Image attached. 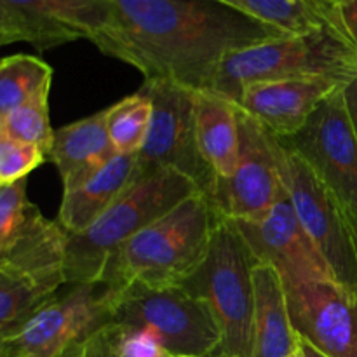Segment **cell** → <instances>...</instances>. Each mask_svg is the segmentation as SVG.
Here are the masks:
<instances>
[{
	"label": "cell",
	"instance_id": "22",
	"mask_svg": "<svg viewBox=\"0 0 357 357\" xmlns=\"http://www.w3.org/2000/svg\"><path fill=\"white\" fill-rule=\"evenodd\" d=\"M61 282L0 272V340L14 337L61 289Z\"/></svg>",
	"mask_w": 357,
	"mask_h": 357
},
{
	"label": "cell",
	"instance_id": "23",
	"mask_svg": "<svg viewBox=\"0 0 357 357\" xmlns=\"http://www.w3.org/2000/svg\"><path fill=\"white\" fill-rule=\"evenodd\" d=\"M52 73L51 65L37 56H6L0 61V115L49 94Z\"/></svg>",
	"mask_w": 357,
	"mask_h": 357
},
{
	"label": "cell",
	"instance_id": "4",
	"mask_svg": "<svg viewBox=\"0 0 357 357\" xmlns=\"http://www.w3.org/2000/svg\"><path fill=\"white\" fill-rule=\"evenodd\" d=\"M356 77V42L344 31L323 28L236 52L220 66L209 91L237 103L241 91L255 82L331 79L347 86Z\"/></svg>",
	"mask_w": 357,
	"mask_h": 357
},
{
	"label": "cell",
	"instance_id": "17",
	"mask_svg": "<svg viewBox=\"0 0 357 357\" xmlns=\"http://www.w3.org/2000/svg\"><path fill=\"white\" fill-rule=\"evenodd\" d=\"M139 178L138 153L117 155L87 180L63 190L58 222L68 234H80L89 229L105 211Z\"/></svg>",
	"mask_w": 357,
	"mask_h": 357
},
{
	"label": "cell",
	"instance_id": "1",
	"mask_svg": "<svg viewBox=\"0 0 357 357\" xmlns=\"http://www.w3.org/2000/svg\"><path fill=\"white\" fill-rule=\"evenodd\" d=\"M284 37L216 0H112L110 16L91 44L135 66L145 80L209 91L230 56Z\"/></svg>",
	"mask_w": 357,
	"mask_h": 357
},
{
	"label": "cell",
	"instance_id": "10",
	"mask_svg": "<svg viewBox=\"0 0 357 357\" xmlns=\"http://www.w3.org/2000/svg\"><path fill=\"white\" fill-rule=\"evenodd\" d=\"M110 321V293L103 282L70 284L14 337L0 340V357H65Z\"/></svg>",
	"mask_w": 357,
	"mask_h": 357
},
{
	"label": "cell",
	"instance_id": "6",
	"mask_svg": "<svg viewBox=\"0 0 357 357\" xmlns=\"http://www.w3.org/2000/svg\"><path fill=\"white\" fill-rule=\"evenodd\" d=\"M108 293L112 323L152 331L173 357H202L220 352L222 331L215 316L201 298L183 286L131 282L122 288H108Z\"/></svg>",
	"mask_w": 357,
	"mask_h": 357
},
{
	"label": "cell",
	"instance_id": "2",
	"mask_svg": "<svg viewBox=\"0 0 357 357\" xmlns=\"http://www.w3.org/2000/svg\"><path fill=\"white\" fill-rule=\"evenodd\" d=\"M222 218L211 199L195 194L122 244L105 265L100 281L108 288L131 282L180 286L197 271Z\"/></svg>",
	"mask_w": 357,
	"mask_h": 357
},
{
	"label": "cell",
	"instance_id": "12",
	"mask_svg": "<svg viewBox=\"0 0 357 357\" xmlns=\"http://www.w3.org/2000/svg\"><path fill=\"white\" fill-rule=\"evenodd\" d=\"M112 0H0V44L26 42L44 52L91 38L107 23Z\"/></svg>",
	"mask_w": 357,
	"mask_h": 357
},
{
	"label": "cell",
	"instance_id": "16",
	"mask_svg": "<svg viewBox=\"0 0 357 357\" xmlns=\"http://www.w3.org/2000/svg\"><path fill=\"white\" fill-rule=\"evenodd\" d=\"M68 232L33 206L26 222L0 248V272L66 284Z\"/></svg>",
	"mask_w": 357,
	"mask_h": 357
},
{
	"label": "cell",
	"instance_id": "28",
	"mask_svg": "<svg viewBox=\"0 0 357 357\" xmlns=\"http://www.w3.org/2000/svg\"><path fill=\"white\" fill-rule=\"evenodd\" d=\"M114 324L117 352L121 357H173L152 331L145 328Z\"/></svg>",
	"mask_w": 357,
	"mask_h": 357
},
{
	"label": "cell",
	"instance_id": "5",
	"mask_svg": "<svg viewBox=\"0 0 357 357\" xmlns=\"http://www.w3.org/2000/svg\"><path fill=\"white\" fill-rule=\"evenodd\" d=\"M257 257L232 218L222 215L211 244L197 271L183 282L187 291L201 298L222 331L218 354L251 357L255 326Z\"/></svg>",
	"mask_w": 357,
	"mask_h": 357
},
{
	"label": "cell",
	"instance_id": "26",
	"mask_svg": "<svg viewBox=\"0 0 357 357\" xmlns=\"http://www.w3.org/2000/svg\"><path fill=\"white\" fill-rule=\"evenodd\" d=\"M45 160L49 157L38 146L0 136V185L24 180Z\"/></svg>",
	"mask_w": 357,
	"mask_h": 357
},
{
	"label": "cell",
	"instance_id": "11",
	"mask_svg": "<svg viewBox=\"0 0 357 357\" xmlns=\"http://www.w3.org/2000/svg\"><path fill=\"white\" fill-rule=\"evenodd\" d=\"M279 142L309 162L357 227V135L344 87L324 100L296 135Z\"/></svg>",
	"mask_w": 357,
	"mask_h": 357
},
{
	"label": "cell",
	"instance_id": "32",
	"mask_svg": "<svg viewBox=\"0 0 357 357\" xmlns=\"http://www.w3.org/2000/svg\"><path fill=\"white\" fill-rule=\"evenodd\" d=\"M302 352H303V356H305V357H326L323 354V352L317 351L316 347H312V345H310L309 342H305V340H302Z\"/></svg>",
	"mask_w": 357,
	"mask_h": 357
},
{
	"label": "cell",
	"instance_id": "13",
	"mask_svg": "<svg viewBox=\"0 0 357 357\" xmlns=\"http://www.w3.org/2000/svg\"><path fill=\"white\" fill-rule=\"evenodd\" d=\"M300 338L326 357H357V300L337 281L284 284Z\"/></svg>",
	"mask_w": 357,
	"mask_h": 357
},
{
	"label": "cell",
	"instance_id": "24",
	"mask_svg": "<svg viewBox=\"0 0 357 357\" xmlns=\"http://www.w3.org/2000/svg\"><path fill=\"white\" fill-rule=\"evenodd\" d=\"M152 100L143 91L126 96L107 108V128L115 150L121 155L142 152L152 124Z\"/></svg>",
	"mask_w": 357,
	"mask_h": 357
},
{
	"label": "cell",
	"instance_id": "25",
	"mask_svg": "<svg viewBox=\"0 0 357 357\" xmlns=\"http://www.w3.org/2000/svg\"><path fill=\"white\" fill-rule=\"evenodd\" d=\"M54 132L49 121V94L0 115V136L38 146L47 157L54 145Z\"/></svg>",
	"mask_w": 357,
	"mask_h": 357
},
{
	"label": "cell",
	"instance_id": "15",
	"mask_svg": "<svg viewBox=\"0 0 357 357\" xmlns=\"http://www.w3.org/2000/svg\"><path fill=\"white\" fill-rule=\"evenodd\" d=\"M342 87L345 84L331 79L265 80L244 87L236 105L274 136L289 138Z\"/></svg>",
	"mask_w": 357,
	"mask_h": 357
},
{
	"label": "cell",
	"instance_id": "29",
	"mask_svg": "<svg viewBox=\"0 0 357 357\" xmlns=\"http://www.w3.org/2000/svg\"><path fill=\"white\" fill-rule=\"evenodd\" d=\"M65 357H121L115 342V324L112 321L105 323L77 344Z\"/></svg>",
	"mask_w": 357,
	"mask_h": 357
},
{
	"label": "cell",
	"instance_id": "9",
	"mask_svg": "<svg viewBox=\"0 0 357 357\" xmlns=\"http://www.w3.org/2000/svg\"><path fill=\"white\" fill-rule=\"evenodd\" d=\"M239 108V107H237ZM241 157L236 171L218 180L215 206L232 220H258L288 199L282 145L258 121L239 108Z\"/></svg>",
	"mask_w": 357,
	"mask_h": 357
},
{
	"label": "cell",
	"instance_id": "31",
	"mask_svg": "<svg viewBox=\"0 0 357 357\" xmlns=\"http://www.w3.org/2000/svg\"><path fill=\"white\" fill-rule=\"evenodd\" d=\"M344 96H345V103H347L349 115H351L352 126H354L356 135H357V77L351 84H347V86L344 87Z\"/></svg>",
	"mask_w": 357,
	"mask_h": 357
},
{
	"label": "cell",
	"instance_id": "21",
	"mask_svg": "<svg viewBox=\"0 0 357 357\" xmlns=\"http://www.w3.org/2000/svg\"><path fill=\"white\" fill-rule=\"evenodd\" d=\"M216 2L225 3L260 23L286 31L288 35H302L323 28H333L349 35L338 13V3L331 0H216Z\"/></svg>",
	"mask_w": 357,
	"mask_h": 357
},
{
	"label": "cell",
	"instance_id": "20",
	"mask_svg": "<svg viewBox=\"0 0 357 357\" xmlns=\"http://www.w3.org/2000/svg\"><path fill=\"white\" fill-rule=\"evenodd\" d=\"M195 128L202 159L215 171L218 180L232 176L241 157L237 105L215 91H197Z\"/></svg>",
	"mask_w": 357,
	"mask_h": 357
},
{
	"label": "cell",
	"instance_id": "7",
	"mask_svg": "<svg viewBox=\"0 0 357 357\" xmlns=\"http://www.w3.org/2000/svg\"><path fill=\"white\" fill-rule=\"evenodd\" d=\"M152 100L149 138L138 153L139 174L174 169L197 185L215 204L218 176L202 159L195 128V93L167 79H149L142 89ZM216 208V206H215Z\"/></svg>",
	"mask_w": 357,
	"mask_h": 357
},
{
	"label": "cell",
	"instance_id": "3",
	"mask_svg": "<svg viewBox=\"0 0 357 357\" xmlns=\"http://www.w3.org/2000/svg\"><path fill=\"white\" fill-rule=\"evenodd\" d=\"M195 194H199L197 185L174 169L139 174L89 229L68 234L66 284L100 281L108 258L122 244Z\"/></svg>",
	"mask_w": 357,
	"mask_h": 357
},
{
	"label": "cell",
	"instance_id": "36",
	"mask_svg": "<svg viewBox=\"0 0 357 357\" xmlns=\"http://www.w3.org/2000/svg\"><path fill=\"white\" fill-rule=\"evenodd\" d=\"M331 2H335V0H331Z\"/></svg>",
	"mask_w": 357,
	"mask_h": 357
},
{
	"label": "cell",
	"instance_id": "34",
	"mask_svg": "<svg viewBox=\"0 0 357 357\" xmlns=\"http://www.w3.org/2000/svg\"><path fill=\"white\" fill-rule=\"evenodd\" d=\"M202 357H229V356H223V354H215V356H202Z\"/></svg>",
	"mask_w": 357,
	"mask_h": 357
},
{
	"label": "cell",
	"instance_id": "8",
	"mask_svg": "<svg viewBox=\"0 0 357 357\" xmlns=\"http://www.w3.org/2000/svg\"><path fill=\"white\" fill-rule=\"evenodd\" d=\"M282 145V143H281ZM288 199L333 279L357 300V227L331 188L295 150L282 145Z\"/></svg>",
	"mask_w": 357,
	"mask_h": 357
},
{
	"label": "cell",
	"instance_id": "18",
	"mask_svg": "<svg viewBox=\"0 0 357 357\" xmlns=\"http://www.w3.org/2000/svg\"><path fill=\"white\" fill-rule=\"evenodd\" d=\"M255 279V326L251 357H293L302 347L289 314L281 274L272 265L258 264Z\"/></svg>",
	"mask_w": 357,
	"mask_h": 357
},
{
	"label": "cell",
	"instance_id": "33",
	"mask_svg": "<svg viewBox=\"0 0 357 357\" xmlns=\"http://www.w3.org/2000/svg\"><path fill=\"white\" fill-rule=\"evenodd\" d=\"M293 357H305V356H303V352H302V347H300V351H298V352H296V354H295V356H293Z\"/></svg>",
	"mask_w": 357,
	"mask_h": 357
},
{
	"label": "cell",
	"instance_id": "27",
	"mask_svg": "<svg viewBox=\"0 0 357 357\" xmlns=\"http://www.w3.org/2000/svg\"><path fill=\"white\" fill-rule=\"evenodd\" d=\"M26 185L28 178L0 185V248L13 239L33 209L35 204L26 199Z\"/></svg>",
	"mask_w": 357,
	"mask_h": 357
},
{
	"label": "cell",
	"instance_id": "19",
	"mask_svg": "<svg viewBox=\"0 0 357 357\" xmlns=\"http://www.w3.org/2000/svg\"><path fill=\"white\" fill-rule=\"evenodd\" d=\"M117 155L107 128V108L56 129L49 160L58 167L63 190L82 183Z\"/></svg>",
	"mask_w": 357,
	"mask_h": 357
},
{
	"label": "cell",
	"instance_id": "14",
	"mask_svg": "<svg viewBox=\"0 0 357 357\" xmlns=\"http://www.w3.org/2000/svg\"><path fill=\"white\" fill-rule=\"evenodd\" d=\"M258 264L272 265L284 284L335 281L330 267L303 230L289 199L275 204L258 220H234Z\"/></svg>",
	"mask_w": 357,
	"mask_h": 357
},
{
	"label": "cell",
	"instance_id": "35",
	"mask_svg": "<svg viewBox=\"0 0 357 357\" xmlns=\"http://www.w3.org/2000/svg\"><path fill=\"white\" fill-rule=\"evenodd\" d=\"M335 2H337V3H338V2H340V0H335Z\"/></svg>",
	"mask_w": 357,
	"mask_h": 357
},
{
	"label": "cell",
	"instance_id": "30",
	"mask_svg": "<svg viewBox=\"0 0 357 357\" xmlns=\"http://www.w3.org/2000/svg\"><path fill=\"white\" fill-rule=\"evenodd\" d=\"M338 13L342 21L347 28L349 35L357 44V0H340L338 2Z\"/></svg>",
	"mask_w": 357,
	"mask_h": 357
}]
</instances>
